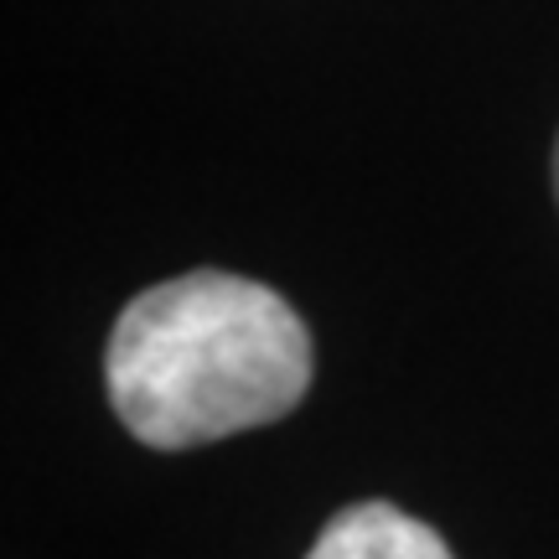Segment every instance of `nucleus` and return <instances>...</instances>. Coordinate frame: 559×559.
<instances>
[{
    "label": "nucleus",
    "mask_w": 559,
    "mask_h": 559,
    "mask_svg": "<svg viewBox=\"0 0 559 559\" xmlns=\"http://www.w3.org/2000/svg\"><path fill=\"white\" fill-rule=\"evenodd\" d=\"M317 373L290 300L228 270H187L140 290L104 353L109 404L140 445L192 451L275 425Z\"/></svg>",
    "instance_id": "f257e3e1"
},
{
    "label": "nucleus",
    "mask_w": 559,
    "mask_h": 559,
    "mask_svg": "<svg viewBox=\"0 0 559 559\" xmlns=\"http://www.w3.org/2000/svg\"><path fill=\"white\" fill-rule=\"evenodd\" d=\"M306 559H451V544L394 502H358L321 528Z\"/></svg>",
    "instance_id": "f03ea898"
},
{
    "label": "nucleus",
    "mask_w": 559,
    "mask_h": 559,
    "mask_svg": "<svg viewBox=\"0 0 559 559\" xmlns=\"http://www.w3.org/2000/svg\"><path fill=\"white\" fill-rule=\"evenodd\" d=\"M555 192H559V140H555Z\"/></svg>",
    "instance_id": "7ed1b4c3"
}]
</instances>
